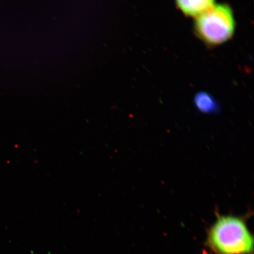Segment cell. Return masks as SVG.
Segmentation results:
<instances>
[{"instance_id": "obj_1", "label": "cell", "mask_w": 254, "mask_h": 254, "mask_svg": "<svg viewBox=\"0 0 254 254\" xmlns=\"http://www.w3.org/2000/svg\"><path fill=\"white\" fill-rule=\"evenodd\" d=\"M209 245L220 254H250L253 251V238L243 218L219 216L209 231Z\"/></svg>"}, {"instance_id": "obj_2", "label": "cell", "mask_w": 254, "mask_h": 254, "mask_svg": "<svg viewBox=\"0 0 254 254\" xmlns=\"http://www.w3.org/2000/svg\"><path fill=\"white\" fill-rule=\"evenodd\" d=\"M236 28L233 11L229 5H214L196 17L195 30L198 36L209 45L226 42L233 37Z\"/></svg>"}, {"instance_id": "obj_3", "label": "cell", "mask_w": 254, "mask_h": 254, "mask_svg": "<svg viewBox=\"0 0 254 254\" xmlns=\"http://www.w3.org/2000/svg\"><path fill=\"white\" fill-rule=\"evenodd\" d=\"M215 0H176L178 7L190 17H197L214 5Z\"/></svg>"}, {"instance_id": "obj_4", "label": "cell", "mask_w": 254, "mask_h": 254, "mask_svg": "<svg viewBox=\"0 0 254 254\" xmlns=\"http://www.w3.org/2000/svg\"><path fill=\"white\" fill-rule=\"evenodd\" d=\"M194 103L196 108L203 113H212L217 109V104L214 98L205 92L195 95Z\"/></svg>"}]
</instances>
